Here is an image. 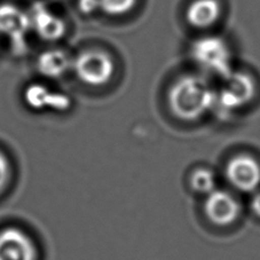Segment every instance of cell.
Instances as JSON below:
<instances>
[{
  "label": "cell",
  "instance_id": "6da1fadb",
  "mask_svg": "<svg viewBox=\"0 0 260 260\" xmlns=\"http://www.w3.org/2000/svg\"><path fill=\"white\" fill-rule=\"evenodd\" d=\"M211 105L210 94L202 85L183 82L172 89L170 107L179 119L192 122L201 118Z\"/></svg>",
  "mask_w": 260,
  "mask_h": 260
},
{
  "label": "cell",
  "instance_id": "7a4b0ae2",
  "mask_svg": "<svg viewBox=\"0 0 260 260\" xmlns=\"http://www.w3.org/2000/svg\"><path fill=\"white\" fill-rule=\"evenodd\" d=\"M223 176L237 194H252L260 189V160L250 152H237L225 163Z\"/></svg>",
  "mask_w": 260,
  "mask_h": 260
},
{
  "label": "cell",
  "instance_id": "3957f363",
  "mask_svg": "<svg viewBox=\"0 0 260 260\" xmlns=\"http://www.w3.org/2000/svg\"><path fill=\"white\" fill-rule=\"evenodd\" d=\"M203 212L209 222L217 227H230L242 216V202L237 192L217 188L204 197Z\"/></svg>",
  "mask_w": 260,
  "mask_h": 260
},
{
  "label": "cell",
  "instance_id": "277c9868",
  "mask_svg": "<svg viewBox=\"0 0 260 260\" xmlns=\"http://www.w3.org/2000/svg\"><path fill=\"white\" fill-rule=\"evenodd\" d=\"M113 62L110 57L100 51L80 53L75 62V71L83 83L91 86H101L113 75Z\"/></svg>",
  "mask_w": 260,
  "mask_h": 260
},
{
  "label": "cell",
  "instance_id": "5b68a950",
  "mask_svg": "<svg viewBox=\"0 0 260 260\" xmlns=\"http://www.w3.org/2000/svg\"><path fill=\"white\" fill-rule=\"evenodd\" d=\"M31 26L28 14L12 4L0 5V34L11 40L13 48L17 53L25 51V36Z\"/></svg>",
  "mask_w": 260,
  "mask_h": 260
},
{
  "label": "cell",
  "instance_id": "8992f818",
  "mask_svg": "<svg viewBox=\"0 0 260 260\" xmlns=\"http://www.w3.org/2000/svg\"><path fill=\"white\" fill-rule=\"evenodd\" d=\"M37 251L32 240L17 228L0 232V260H36Z\"/></svg>",
  "mask_w": 260,
  "mask_h": 260
},
{
  "label": "cell",
  "instance_id": "52a82bcc",
  "mask_svg": "<svg viewBox=\"0 0 260 260\" xmlns=\"http://www.w3.org/2000/svg\"><path fill=\"white\" fill-rule=\"evenodd\" d=\"M30 20L37 35L47 42H55L66 35L64 21L53 14L42 3L35 4Z\"/></svg>",
  "mask_w": 260,
  "mask_h": 260
},
{
  "label": "cell",
  "instance_id": "ba28073f",
  "mask_svg": "<svg viewBox=\"0 0 260 260\" xmlns=\"http://www.w3.org/2000/svg\"><path fill=\"white\" fill-rule=\"evenodd\" d=\"M24 100L26 105L34 109L52 108L63 111L70 108L71 101L63 93L51 92L47 87L40 84L29 85L24 91Z\"/></svg>",
  "mask_w": 260,
  "mask_h": 260
},
{
  "label": "cell",
  "instance_id": "9c48e42d",
  "mask_svg": "<svg viewBox=\"0 0 260 260\" xmlns=\"http://www.w3.org/2000/svg\"><path fill=\"white\" fill-rule=\"evenodd\" d=\"M187 185L192 192L205 197L219 188L218 176L208 165H197L188 171Z\"/></svg>",
  "mask_w": 260,
  "mask_h": 260
},
{
  "label": "cell",
  "instance_id": "30bf717a",
  "mask_svg": "<svg viewBox=\"0 0 260 260\" xmlns=\"http://www.w3.org/2000/svg\"><path fill=\"white\" fill-rule=\"evenodd\" d=\"M69 68V57L61 49H48L38 55L37 69L48 78H59Z\"/></svg>",
  "mask_w": 260,
  "mask_h": 260
},
{
  "label": "cell",
  "instance_id": "8fae6325",
  "mask_svg": "<svg viewBox=\"0 0 260 260\" xmlns=\"http://www.w3.org/2000/svg\"><path fill=\"white\" fill-rule=\"evenodd\" d=\"M192 20H195V23L199 24H206L211 20L216 19L217 15V8L213 2H205V8H204V2H199L197 5L194 6L191 11Z\"/></svg>",
  "mask_w": 260,
  "mask_h": 260
},
{
  "label": "cell",
  "instance_id": "7c38bea8",
  "mask_svg": "<svg viewBox=\"0 0 260 260\" xmlns=\"http://www.w3.org/2000/svg\"><path fill=\"white\" fill-rule=\"evenodd\" d=\"M100 4L109 14H120L131 6V0H100Z\"/></svg>",
  "mask_w": 260,
  "mask_h": 260
},
{
  "label": "cell",
  "instance_id": "4fadbf2b",
  "mask_svg": "<svg viewBox=\"0 0 260 260\" xmlns=\"http://www.w3.org/2000/svg\"><path fill=\"white\" fill-rule=\"evenodd\" d=\"M11 176V167L6 156L0 152V192L7 185Z\"/></svg>",
  "mask_w": 260,
  "mask_h": 260
},
{
  "label": "cell",
  "instance_id": "5bb4252c",
  "mask_svg": "<svg viewBox=\"0 0 260 260\" xmlns=\"http://www.w3.org/2000/svg\"><path fill=\"white\" fill-rule=\"evenodd\" d=\"M99 0H78V8L83 14H91L98 7Z\"/></svg>",
  "mask_w": 260,
  "mask_h": 260
},
{
  "label": "cell",
  "instance_id": "9a60e30c",
  "mask_svg": "<svg viewBox=\"0 0 260 260\" xmlns=\"http://www.w3.org/2000/svg\"><path fill=\"white\" fill-rule=\"evenodd\" d=\"M250 210L254 217L260 219V189L252 192V196L250 199Z\"/></svg>",
  "mask_w": 260,
  "mask_h": 260
}]
</instances>
